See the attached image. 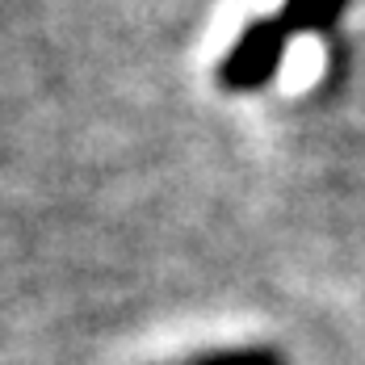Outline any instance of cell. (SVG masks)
<instances>
[{
	"instance_id": "obj_1",
	"label": "cell",
	"mask_w": 365,
	"mask_h": 365,
	"mask_svg": "<svg viewBox=\"0 0 365 365\" xmlns=\"http://www.w3.org/2000/svg\"><path fill=\"white\" fill-rule=\"evenodd\" d=\"M290 26L282 17H256L244 26V34L231 42V51L219 63V84L227 93H256L282 72L290 51Z\"/></svg>"
},
{
	"instance_id": "obj_2",
	"label": "cell",
	"mask_w": 365,
	"mask_h": 365,
	"mask_svg": "<svg viewBox=\"0 0 365 365\" xmlns=\"http://www.w3.org/2000/svg\"><path fill=\"white\" fill-rule=\"evenodd\" d=\"M349 4L353 0H286L277 17L290 26V34H319V30H328Z\"/></svg>"
},
{
	"instance_id": "obj_3",
	"label": "cell",
	"mask_w": 365,
	"mask_h": 365,
	"mask_svg": "<svg viewBox=\"0 0 365 365\" xmlns=\"http://www.w3.org/2000/svg\"><path fill=\"white\" fill-rule=\"evenodd\" d=\"M193 365H282L273 353L264 349H222V353H206Z\"/></svg>"
}]
</instances>
